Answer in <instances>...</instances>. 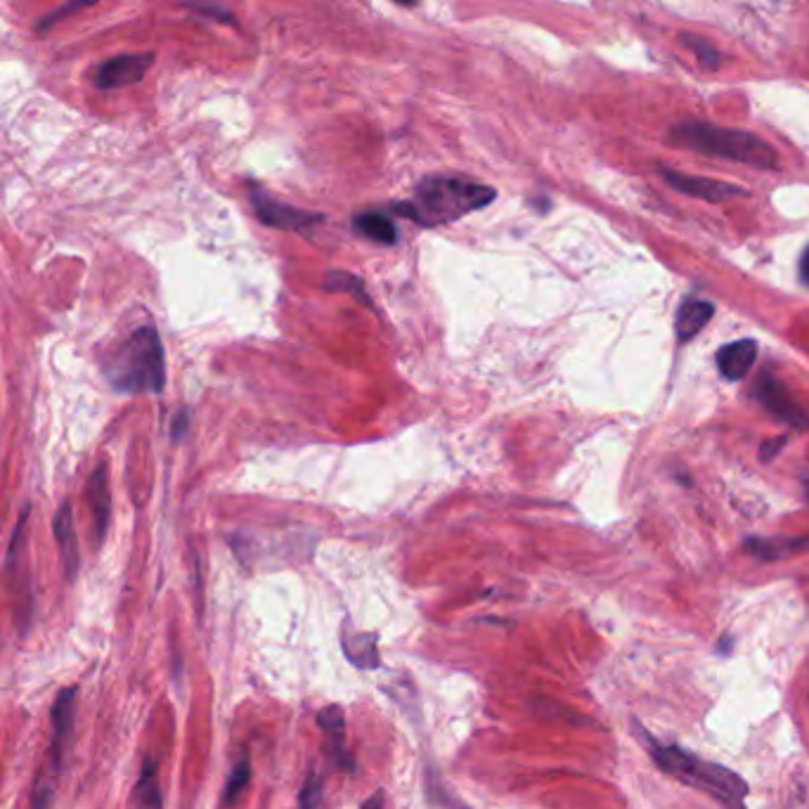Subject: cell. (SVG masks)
Instances as JSON below:
<instances>
[{"label": "cell", "instance_id": "cell-6", "mask_svg": "<svg viewBox=\"0 0 809 809\" xmlns=\"http://www.w3.org/2000/svg\"><path fill=\"white\" fill-rule=\"evenodd\" d=\"M753 393H755V398L765 405L769 415L781 419L784 424L796 426V428L809 426V417L805 415L802 407L790 398V393L786 391V386L779 382L777 376L763 372L760 378H757Z\"/></svg>", "mask_w": 809, "mask_h": 809}, {"label": "cell", "instance_id": "cell-9", "mask_svg": "<svg viewBox=\"0 0 809 809\" xmlns=\"http://www.w3.org/2000/svg\"><path fill=\"white\" fill-rule=\"evenodd\" d=\"M89 507L93 516V536L97 542L107 538L110 521H112V490H110V476H107V464L100 461L95 471L89 478Z\"/></svg>", "mask_w": 809, "mask_h": 809}, {"label": "cell", "instance_id": "cell-21", "mask_svg": "<svg viewBox=\"0 0 809 809\" xmlns=\"http://www.w3.org/2000/svg\"><path fill=\"white\" fill-rule=\"evenodd\" d=\"M324 287L330 291H339V289L351 291V294H355L363 303H370V299L363 294V291H365L363 282H360L355 274H351V272H330V274H326Z\"/></svg>", "mask_w": 809, "mask_h": 809}, {"label": "cell", "instance_id": "cell-27", "mask_svg": "<svg viewBox=\"0 0 809 809\" xmlns=\"http://www.w3.org/2000/svg\"><path fill=\"white\" fill-rule=\"evenodd\" d=\"M800 278L805 284H809V247L802 251V258H800Z\"/></svg>", "mask_w": 809, "mask_h": 809}, {"label": "cell", "instance_id": "cell-29", "mask_svg": "<svg viewBox=\"0 0 809 809\" xmlns=\"http://www.w3.org/2000/svg\"><path fill=\"white\" fill-rule=\"evenodd\" d=\"M729 644H732V640H729V636H725V640H722V644H719V651L729 653Z\"/></svg>", "mask_w": 809, "mask_h": 809}, {"label": "cell", "instance_id": "cell-14", "mask_svg": "<svg viewBox=\"0 0 809 809\" xmlns=\"http://www.w3.org/2000/svg\"><path fill=\"white\" fill-rule=\"evenodd\" d=\"M715 315V305L711 301L701 299H686L680 311H677V339L680 341H692L705 324H708Z\"/></svg>", "mask_w": 809, "mask_h": 809}, {"label": "cell", "instance_id": "cell-2", "mask_svg": "<svg viewBox=\"0 0 809 809\" xmlns=\"http://www.w3.org/2000/svg\"><path fill=\"white\" fill-rule=\"evenodd\" d=\"M497 197L495 189L484 183H474L467 178H424L415 197L403 204H395L393 211L409 220L419 222L424 228L445 226V222L459 220L471 211L486 209Z\"/></svg>", "mask_w": 809, "mask_h": 809}, {"label": "cell", "instance_id": "cell-19", "mask_svg": "<svg viewBox=\"0 0 809 809\" xmlns=\"http://www.w3.org/2000/svg\"><path fill=\"white\" fill-rule=\"evenodd\" d=\"M682 41L696 55V60L701 62L703 69H711V72H713V69L722 66V58L717 53V48H713L708 41H703L698 37H688V33H684Z\"/></svg>", "mask_w": 809, "mask_h": 809}, {"label": "cell", "instance_id": "cell-8", "mask_svg": "<svg viewBox=\"0 0 809 809\" xmlns=\"http://www.w3.org/2000/svg\"><path fill=\"white\" fill-rule=\"evenodd\" d=\"M154 55L152 53H141V55H122L107 60L97 69L95 74V83L97 89L102 91H116V89H126V85H133L137 81H143L147 69L152 66Z\"/></svg>", "mask_w": 809, "mask_h": 809}, {"label": "cell", "instance_id": "cell-11", "mask_svg": "<svg viewBox=\"0 0 809 809\" xmlns=\"http://www.w3.org/2000/svg\"><path fill=\"white\" fill-rule=\"evenodd\" d=\"M74 713H76V686H69L55 698L53 705V763L60 767L69 738L74 734Z\"/></svg>", "mask_w": 809, "mask_h": 809}, {"label": "cell", "instance_id": "cell-7", "mask_svg": "<svg viewBox=\"0 0 809 809\" xmlns=\"http://www.w3.org/2000/svg\"><path fill=\"white\" fill-rule=\"evenodd\" d=\"M661 176L670 187H675L677 193L688 195L694 199L711 201V204L748 195L746 189L738 187V185L713 180V178H703V176H686V174H680V170H667L665 168V170H661Z\"/></svg>", "mask_w": 809, "mask_h": 809}, {"label": "cell", "instance_id": "cell-13", "mask_svg": "<svg viewBox=\"0 0 809 809\" xmlns=\"http://www.w3.org/2000/svg\"><path fill=\"white\" fill-rule=\"evenodd\" d=\"M318 725L326 738V744H330V755L343 769L351 767V757L346 755V717H343V711L336 708V705L320 711Z\"/></svg>", "mask_w": 809, "mask_h": 809}, {"label": "cell", "instance_id": "cell-28", "mask_svg": "<svg viewBox=\"0 0 809 809\" xmlns=\"http://www.w3.org/2000/svg\"><path fill=\"white\" fill-rule=\"evenodd\" d=\"M382 807H384V796L376 794V796H372L360 809H382Z\"/></svg>", "mask_w": 809, "mask_h": 809}, {"label": "cell", "instance_id": "cell-25", "mask_svg": "<svg viewBox=\"0 0 809 809\" xmlns=\"http://www.w3.org/2000/svg\"><path fill=\"white\" fill-rule=\"evenodd\" d=\"M187 424H189V412L180 409L176 415V419H174V428H170V438H174L176 443L183 440V436L187 432Z\"/></svg>", "mask_w": 809, "mask_h": 809}, {"label": "cell", "instance_id": "cell-18", "mask_svg": "<svg viewBox=\"0 0 809 809\" xmlns=\"http://www.w3.org/2000/svg\"><path fill=\"white\" fill-rule=\"evenodd\" d=\"M807 540H794V542H774V540H763V538H748L746 540V549L750 554H755L757 559H781L786 557L790 549H802L807 547Z\"/></svg>", "mask_w": 809, "mask_h": 809}, {"label": "cell", "instance_id": "cell-12", "mask_svg": "<svg viewBox=\"0 0 809 809\" xmlns=\"http://www.w3.org/2000/svg\"><path fill=\"white\" fill-rule=\"evenodd\" d=\"M755 360H757V343L753 339H741L719 349L717 367L722 376L729 378V382H738V378H744L753 370Z\"/></svg>", "mask_w": 809, "mask_h": 809}, {"label": "cell", "instance_id": "cell-22", "mask_svg": "<svg viewBox=\"0 0 809 809\" xmlns=\"http://www.w3.org/2000/svg\"><path fill=\"white\" fill-rule=\"evenodd\" d=\"M95 3V0H69V3L62 8V10H58V12H53V14H50L48 17V20L39 27L41 31H45L48 27H53V24H58V22H62V20H66V17H72V14H76L79 10H83V8H89V6H93Z\"/></svg>", "mask_w": 809, "mask_h": 809}, {"label": "cell", "instance_id": "cell-10", "mask_svg": "<svg viewBox=\"0 0 809 809\" xmlns=\"http://www.w3.org/2000/svg\"><path fill=\"white\" fill-rule=\"evenodd\" d=\"M53 532H55V542L60 547V557L64 563L66 578L76 580L79 568H81V552H79V538H76V526H74V511L69 502H64L55 511Z\"/></svg>", "mask_w": 809, "mask_h": 809}, {"label": "cell", "instance_id": "cell-26", "mask_svg": "<svg viewBox=\"0 0 809 809\" xmlns=\"http://www.w3.org/2000/svg\"><path fill=\"white\" fill-rule=\"evenodd\" d=\"M50 800H53V794H50L48 786H41L37 790V796H33V809H48L50 807Z\"/></svg>", "mask_w": 809, "mask_h": 809}, {"label": "cell", "instance_id": "cell-4", "mask_svg": "<svg viewBox=\"0 0 809 809\" xmlns=\"http://www.w3.org/2000/svg\"><path fill=\"white\" fill-rule=\"evenodd\" d=\"M670 141L684 149L708 154V157H722L763 170L779 168L777 149L748 131L713 126L705 122H684L673 128Z\"/></svg>", "mask_w": 809, "mask_h": 809}, {"label": "cell", "instance_id": "cell-1", "mask_svg": "<svg viewBox=\"0 0 809 809\" xmlns=\"http://www.w3.org/2000/svg\"><path fill=\"white\" fill-rule=\"evenodd\" d=\"M102 374L118 393H162L166 386V355L159 332L152 324H141L114 341L102 357Z\"/></svg>", "mask_w": 809, "mask_h": 809}, {"label": "cell", "instance_id": "cell-3", "mask_svg": "<svg viewBox=\"0 0 809 809\" xmlns=\"http://www.w3.org/2000/svg\"><path fill=\"white\" fill-rule=\"evenodd\" d=\"M642 738L649 748L651 760L656 763L667 777L677 779L688 788H696L701 794H708L711 798H715L729 809H746L748 784L744 781L741 774H736L725 765L705 760V757L688 753L680 746L653 741V738H649V734L644 732Z\"/></svg>", "mask_w": 809, "mask_h": 809}, {"label": "cell", "instance_id": "cell-23", "mask_svg": "<svg viewBox=\"0 0 809 809\" xmlns=\"http://www.w3.org/2000/svg\"><path fill=\"white\" fill-rule=\"evenodd\" d=\"M320 779L315 777V774H311L308 777L303 790H301V809H318V802H320Z\"/></svg>", "mask_w": 809, "mask_h": 809}, {"label": "cell", "instance_id": "cell-16", "mask_svg": "<svg viewBox=\"0 0 809 809\" xmlns=\"http://www.w3.org/2000/svg\"><path fill=\"white\" fill-rule=\"evenodd\" d=\"M343 651L357 667H376L378 665V653H376V640L370 634H351L343 640Z\"/></svg>", "mask_w": 809, "mask_h": 809}, {"label": "cell", "instance_id": "cell-20", "mask_svg": "<svg viewBox=\"0 0 809 809\" xmlns=\"http://www.w3.org/2000/svg\"><path fill=\"white\" fill-rule=\"evenodd\" d=\"M249 781H251V767H249V760H242L230 774V781L226 786V796H222L226 805H232L239 796H242L245 788L249 786Z\"/></svg>", "mask_w": 809, "mask_h": 809}, {"label": "cell", "instance_id": "cell-31", "mask_svg": "<svg viewBox=\"0 0 809 809\" xmlns=\"http://www.w3.org/2000/svg\"><path fill=\"white\" fill-rule=\"evenodd\" d=\"M807 495H809V490H807Z\"/></svg>", "mask_w": 809, "mask_h": 809}, {"label": "cell", "instance_id": "cell-17", "mask_svg": "<svg viewBox=\"0 0 809 809\" xmlns=\"http://www.w3.org/2000/svg\"><path fill=\"white\" fill-rule=\"evenodd\" d=\"M135 802L141 809H162V790L157 781V767L154 763H145L143 779L135 788Z\"/></svg>", "mask_w": 809, "mask_h": 809}, {"label": "cell", "instance_id": "cell-30", "mask_svg": "<svg viewBox=\"0 0 809 809\" xmlns=\"http://www.w3.org/2000/svg\"><path fill=\"white\" fill-rule=\"evenodd\" d=\"M395 3H401V6H417L419 0H395Z\"/></svg>", "mask_w": 809, "mask_h": 809}, {"label": "cell", "instance_id": "cell-5", "mask_svg": "<svg viewBox=\"0 0 809 809\" xmlns=\"http://www.w3.org/2000/svg\"><path fill=\"white\" fill-rule=\"evenodd\" d=\"M251 204L253 211L258 216V220L266 222L268 228H278V230H291V232H308L318 222H322L320 214H308L301 209H294V206L282 204L274 197L266 195L261 187H251Z\"/></svg>", "mask_w": 809, "mask_h": 809}, {"label": "cell", "instance_id": "cell-15", "mask_svg": "<svg viewBox=\"0 0 809 809\" xmlns=\"http://www.w3.org/2000/svg\"><path fill=\"white\" fill-rule=\"evenodd\" d=\"M353 228L357 235L367 237L370 242L376 245H395L398 239V230H395L393 220L386 214L378 211H363L353 218Z\"/></svg>", "mask_w": 809, "mask_h": 809}, {"label": "cell", "instance_id": "cell-24", "mask_svg": "<svg viewBox=\"0 0 809 809\" xmlns=\"http://www.w3.org/2000/svg\"><path fill=\"white\" fill-rule=\"evenodd\" d=\"M786 436H779V438H774V440H767L763 447H760V457H763V461H771V457H777L781 450H784V445H786Z\"/></svg>", "mask_w": 809, "mask_h": 809}]
</instances>
